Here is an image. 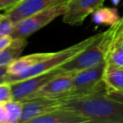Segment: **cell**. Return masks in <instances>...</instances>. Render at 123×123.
Here are the masks:
<instances>
[{"mask_svg": "<svg viewBox=\"0 0 123 123\" xmlns=\"http://www.w3.org/2000/svg\"><path fill=\"white\" fill-rule=\"evenodd\" d=\"M61 106L80 113L96 123H123V103L111 98L107 91L64 99Z\"/></svg>", "mask_w": 123, "mask_h": 123, "instance_id": "cell-1", "label": "cell"}, {"mask_svg": "<svg viewBox=\"0 0 123 123\" xmlns=\"http://www.w3.org/2000/svg\"><path fill=\"white\" fill-rule=\"evenodd\" d=\"M99 36H100V34L91 36L86 39L83 40V41H80V42L76 43V44L61 50V51L51 52L47 58L43 60L42 62L38 63L32 68L29 69V70L25 71L20 74H17V75H8L7 82L8 84H12V83L24 80V79L59 68L62 65L66 63L67 62L71 60L72 58H74V57L79 55L81 51L89 47L97 39Z\"/></svg>", "mask_w": 123, "mask_h": 123, "instance_id": "cell-2", "label": "cell"}, {"mask_svg": "<svg viewBox=\"0 0 123 123\" xmlns=\"http://www.w3.org/2000/svg\"><path fill=\"white\" fill-rule=\"evenodd\" d=\"M114 32L111 27L100 33L98 38L79 55L60 67L65 72H78L105 62L107 52L113 41Z\"/></svg>", "mask_w": 123, "mask_h": 123, "instance_id": "cell-3", "label": "cell"}, {"mask_svg": "<svg viewBox=\"0 0 123 123\" xmlns=\"http://www.w3.org/2000/svg\"><path fill=\"white\" fill-rule=\"evenodd\" d=\"M67 8V1L57 3L37 12L14 25L11 34L13 38H26L44 28L53 20L63 16Z\"/></svg>", "mask_w": 123, "mask_h": 123, "instance_id": "cell-4", "label": "cell"}, {"mask_svg": "<svg viewBox=\"0 0 123 123\" xmlns=\"http://www.w3.org/2000/svg\"><path fill=\"white\" fill-rule=\"evenodd\" d=\"M105 67V62H103L94 67L75 72L74 76V91L70 97L106 91L103 82Z\"/></svg>", "mask_w": 123, "mask_h": 123, "instance_id": "cell-5", "label": "cell"}, {"mask_svg": "<svg viewBox=\"0 0 123 123\" xmlns=\"http://www.w3.org/2000/svg\"><path fill=\"white\" fill-rule=\"evenodd\" d=\"M64 72L65 71L59 67L50 72H44L18 82L12 83L10 84L13 93V99L20 101L30 100L43 86L45 85L55 77Z\"/></svg>", "mask_w": 123, "mask_h": 123, "instance_id": "cell-6", "label": "cell"}, {"mask_svg": "<svg viewBox=\"0 0 123 123\" xmlns=\"http://www.w3.org/2000/svg\"><path fill=\"white\" fill-rule=\"evenodd\" d=\"M74 73L75 72H64L59 74L43 86L31 99L48 98L64 100L70 97L74 91Z\"/></svg>", "mask_w": 123, "mask_h": 123, "instance_id": "cell-7", "label": "cell"}, {"mask_svg": "<svg viewBox=\"0 0 123 123\" xmlns=\"http://www.w3.org/2000/svg\"><path fill=\"white\" fill-rule=\"evenodd\" d=\"M105 0H68L67 8L63 15L64 23L80 25L90 14L103 6Z\"/></svg>", "mask_w": 123, "mask_h": 123, "instance_id": "cell-8", "label": "cell"}, {"mask_svg": "<svg viewBox=\"0 0 123 123\" xmlns=\"http://www.w3.org/2000/svg\"><path fill=\"white\" fill-rule=\"evenodd\" d=\"M61 100L36 98L23 101V112L19 123L32 122L37 117L60 107Z\"/></svg>", "mask_w": 123, "mask_h": 123, "instance_id": "cell-9", "label": "cell"}, {"mask_svg": "<svg viewBox=\"0 0 123 123\" xmlns=\"http://www.w3.org/2000/svg\"><path fill=\"white\" fill-rule=\"evenodd\" d=\"M68 0H21L13 8L4 11L14 25L20 20L57 3Z\"/></svg>", "mask_w": 123, "mask_h": 123, "instance_id": "cell-10", "label": "cell"}, {"mask_svg": "<svg viewBox=\"0 0 123 123\" xmlns=\"http://www.w3.org/2000/svg\"><path fill=\"white\" fill-rule=\"evenodd\" d=\"M90 120L80 113L60 106L32 121V123H89Z\"/></svg>", "mask_w": 123, "mask_h": 123, "instance_id": "cell-11", "label": "cell"}, {"mask_svg": "<svg viewBox=\"0 0 123 123\" xmlns=\"http://www.w3.org/2000/svg\"><path fill=\"white\" fill-rule=\"evenodd\" d=\"M103 82L107 93H123V67L105 62Z\"/></svg>", "mask_w": 123, "mask_h": 123, "instance_id": "cell-12", "label": "cell"}, {"mask_svg": "<svg viewBox=\"0 0 123 123\" xmlns=\"http://www.w3.org/2000/svg\"><path fill=\"white\" fill-rule=\"evenodd\" d=\"M50 53L51 52H39L24 57L20 56L8 65V75H17L32 68L38 63L47 58Z\"/></svg>", "mask_w": 123, "mask_h": 123, "instance_id": "cell-13", "label": "cell"}, {"mask_svg": "<svg viewBox=\"0 0 123 123\" xmlns=\"http://www.w3.org/2000/svg\"><path fill=\"white\" fill-rule=\"evenodd\" d=\"M27 46L26 38H13L11 44L0 51V67L8 66L21 56Z\"/></svg>", "mask_w": 123, "mask_h": 123, "instance_id": "cell-14", "label": "cell"}, {"mask_svg": "<svg viewBox=\"0 0 123 123\" xmlns=\"http://www.w3.org/2000/svg\"><path fill=\"white\" fill-rule=\"evenodd\" d=\"M118 11L113 8H98L92 14V20L97 25H104L113 26L120 20Z\"/></svg>", "mask_w": 123, "mask_h": 123, "instance_id": "cell-15", "label": "cell"}, {"mask_svg": "<svg viewBox=\"0 0 123 123\" xmlns=\"http://www.w3.org/2000/svg\"><path fill=\"white\" fill-rule=\"evenodd\" d=\"M105 62L123 67V50L115 37L108 50L105 58Z\"/></svg>", "mask_w": 123, "mask_h": 123, "instance_id": "cell-16", "label": "cell"}, {"mask_svg": "<svg viewBox=\"0 0 123 123\" xmlns=\"http://www.w3.org/2000/svg\"><path fill=\"white\" fill-rule=\"evenodd\" d=\"M5 104L8 113L7 123H19L23 112V101L11 100Z\"/></svg>", "mask_w": 123, "mask_h": 123, "instance_id": "cell-17", "label": "cell"}, {"mask_svg": "<svg viewBox=\"0 0 123 123\" xmlns=\"http://www.w3.org/2000/svg\"><path fill=\"white\" fill-rule=\"evenodd\" d=\"M14 23L5 13H0V36H11Z\"/></svg>", "mask_w": 123, "mask_h": 123, "instance_id": "cell-18", "label": "cell"}, {"mask_svg": "<svg viewBox=\"0 0 123 123\" xmlns=\"http://www.w3.org/2000/svg\"><path fill=\"white\" fill-rule=\"evenodd\" d=\"M13 99L11 84L8 83L0 84V103L8 102Z\"/></svg>", "mask_w": 123, "mask_h": 123, "instance_id": "cell-19", "label": "cell"}, {"mask_svg": "<svg viewBox=\"0 0 123 123\" xmlns=\"http://www.w3.org/2000/svg\"><path fill=\"white\" fill-rule=\"evenodd\" d=\"M21 0H0V12L7 11L13 8L18 4Z\"/></svg>", "mask_w": 123, "mask_h": 123, "instance_id": "cell-20", "label": "cell"}, {"mask_svg": "<svg viewBox=\"0 0 123 123\" xmlns=\"http://www.w3.org/2000/svg\"><path fill=\"white\" fill-rule=\"evenodd\" d=\"M13 38L11 36H0V51L11 44Z\"/></svg>", "mask_w": 123, "mask_h": 123, "instance_id": "cell-21", "label": "cell"}, {"mask_svg": "<svg viewBox=\"0 0 123 123\" xmlns=\"http://www.w3.org/2000/svg\"><path fill=\"white\" fill-rule=\"evenodd\" d=\"M6 102L0 103V123H7L8 122V113H7Z\"/></svg>", "mask_w": 123, "mask_h": 123, "instance_id": "cell-22", "label": "cell"}, {"mask_svg": "<svg viewBox=\"0 0 123 123\" xmlns=\"http://www.w3.org/2000/svg\"><path fill=\"white\" fill-rule=\"evenodd\" d=\"M111 29L113 30L114 36H117V35L123 34V16L120 19L116 25H114L113 26H111Z\"/></svg>", "mask_w": 123, "mask_h": 123, "instance_id": "cell-23", "label": "cell"}, {"mask_svg": "<svg viewBox=\"0 0 123 123\" xmlns=\"http://www.w3.org/2000/svg\"><path fill=\"white\" fill-rule=\"evenodd\" d=\"M8 74V66H3L0 67V84L7 82V78Z\"/></svg>", "mask_w": 123, "mask_h": 123, "instance_id": "cell-24", "label": "cell"}, {"mask_svg": "<svg viewBox=\"0 0 123 123\" xmlns=\"http://www.w3.org/2000/svg\"><path fill=\"white\" fill-rule=\"evenodd\" d=\"M109 97L114 99V100H117L120 102L123 103V93H117V92H111L107 93Z\"/></svg>", "mask_w": 123, "mask_h": 123, "instance_id": "cell-25", "label": "cell"}, {"mask_svg": "<svg viewBox=\"0 0 123 123\" xmlns=\"http://www.w3.org/2000/svg\"><path fill=\"white\" fill-rule=\"evenodd\" d=\"M116 39L118 41L119 44H120L121 47H122V49L123 50V34H120V35H117V36H115Z\"/></svg>", "mask_w": 123, "mask_h": 123, "instance_id": "cell-26", "label": "cell"}]
</instances>
